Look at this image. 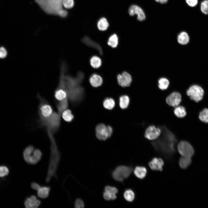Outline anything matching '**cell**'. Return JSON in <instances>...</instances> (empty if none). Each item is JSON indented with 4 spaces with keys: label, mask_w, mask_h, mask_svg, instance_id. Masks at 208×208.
Here are the masks:
<instances>
[{
    "label": "cell",
    "mask_w": 208,
    "mask_h": 208,
    "mask_svg": "<svg viewBox=\"0 0 208 208\" xmlns=\"http://www.w3.org/2000/svg\"><path fill=\"white\" fill-rule=\"evenodd\" d=\"M161 133L158 139L151 143L155 150L167 158H170L176 152L177 141L175 136L164 126L160 127Z\"/></svg>",
    "instance_id": "6da1fadb"
},
{
    "label": "cell",
    "mask_w": 208,
    "mask_h": 208,
    "mask_svg": "<svg viewBox=\"0 0 208 208\" xmlns=\"http://www.w3.org/2000/svg\"><path fill=\"white\" fill-rule=\"evenodd\" d=\"M61 117L57 112H54L48 119L39 122L40 126L41 127H45L47 132H50L54 134L60 127Z\"/></svg>",
    "instance_id": "7a4b0ae2"
},
{
    "label": "cell",
    "mask_w": 208,
    "mask_h": 208,
    "mask_svg": "<svg viewBox=\"0 0 208 208\" xmlns=\"http://www.w3.org/2000/svg\"><path fill=\"white\" fill-rule=\"evenodd\" d=\"M37 97L40 102L38 108V114L39 118L38 122H40L48 119L54 111L51 105L45 99L39 94H37Z\"/></svg>",
    "instance_id": "3957f363"
},
{
    "label": "cell",
    "mask_w": 208,
    "mask_h": 208,
    "mask_svg": "<svg viewBox=\"0 0 208 208\" xmlns=\"http://www.w3.org/2000/svg\"><path fill=\"white\" fill-rule=\"evenodd\" d=\"M42 155V153L40 149H34V146L31 145L27 147L23 152L25 160L30 164H36L40 160Z\"/></svg>",
    "instance_id": "277c9868"
},
{
    "label": "cell",
    "mask_w": 208,
    "mask_h": 208,
    "mask_svg": "<svg viewBox=\"0 0 208 208\" xmlns=\"http://www.w3.org/2000/svg\"><path fill=\"white\" fill-rule=\"evenodd\" d=\"M66 90L68 100L73 103L79 102L83 97L84 90L81 85L67 89Z\"/></svg>",
    "instance_id": "5b68a950"
},
{
    "label": "cell",
    "mask_w": 208,
    "mask_h": 208,
    "mask_svg": "<svg viewBox=\"0 0 208 208\" xmlns=\"http://www.w3.org/2000/svg\"><path fill=\"white\" fill-rule=\"evenodd\" d=\"M204 91L200 86L196 84L191 86L186 91L187 95L190 99L196 102L200 101L203 98Z\"/></svg>",
    "instance_id": "8992f818"
},
{
    "label": "cell",
    "mask_w": 208,
    "mask_h": 208,
    "mask_svg": "<svg viewBox=\"0 0 208 208\" xmlns=\"http://www.w3.org/2000/svg\"><path fill=\"white\" fill-rule=\"evenodd\" d=\"M131 168L123 166H120L116 168L112 173L114 179L118 181H122L128 177L131 173Z\"/></svg>",
    "instance_id": "52a82bcc"
},
{
    "label": "cell",
    "mask_w": 208,
    "mask_h": 208,
    "mask_svg": "<svg viewBox=\"0 0 208 208\" xmlns=\"http://www.w3.org/2000/svg\"><path fill=\"white\" fill-rule=\"evenodd\" d=\"M177 148L179 153L182 156L191 157L194 154L193 148L190 143L185 141L180 142Z\"/></svg>",
    "instance_id": "ba28073f"
},
{
    "label": "cell",
    "mask_w": 208,
    "mask_h": 208,
    "mask_svg": "<svg viewBox=\"0 0 208 208\" xmlns=\"http://www.w3.org/2000/svg\"><path fill=\"white\" fill-rule=\"evenodd\" d=\"M112 133V129L109 126L100 124L97 125L96 128V135L100 140H105L110 137Z\"/></svg>",
    "instance_id": "9c48e42d"
},
{
    "label": "cell",
    "mask_w": 208,
    "mask_h": 208,
    "mask_svg": "<svg viewBox=\"0 0 208 208\" xmlns=\"http://www.w3.org/2000/svg\"><path fill=\"white\" fill-rule=\"evenodd\" d=\"M161 133V130L154 125L148 127L146 129L144 134L145 137L150 140L157 139Z\"/></svg>",
    "instance_id": "30bf717a"
},
{
    "label": "cell",
    "mask_w": 208,
    "mask_h": 208,
    "mask_svg": "<svg viewBox=\"0 0 208 208\" xmlns=\"http://www.w3.org/2000/svg\"><path fill=\"white\" fill-rule=\"evenodd\" d=\"M181 101V96L180 93L174 92L170 94L167 97L166 102L169 105L173 107L178 106Z\"/></svg>",
    "instance_id": "8fae6325"
},
{
    "label": "cell",
    "mask_w": 208,
    "mask_h": 208,
    "mask_svg": "<svg viewBox=\"0 0 208 208\" xmlns=\"http://www.w3.org/2000/svg\"><path fill=\"white\" fill-rule=\"evenodd\" d=\"M119 84L122 87L129 86L132 81L131 75L126 72H123L121 74H119L117 77Z\"/></svg>",
    "instance_id": "7c38bea8"
},
{
    "label": "cell",
    "mask_w": 208,
    "mask_h": 208,
    "mask_svg": "<svg viewBox=\"0 0 208 208\" xmlns=\"http://www.w3.org/2000/svg\"><path fill=\"white\" fill-rule=\"evenodd\" d=\"M129 13L131 16L137 15V19L140 21L144 20L145 18V16L142 10L140 7L136 5H132L130 7L129 10Z\"/></svg>",
    "instance_id": "4fadbf2b"
},
{
    "label": "cell",
    "mask_w": 208,
    "mask_h": 208,
    "mask_svg": "<svg viewBox=\"0 0 208 208\" xmlns=\"http://www.w3.org/2000/svg\"><path fill=\"white\" fill-rule=\"evenodd\" d=\"M164 164V161L161 158L156 157L153 158L148 163L150 168L154 171H162Z\"/></svg>",
    "instance_id": "5bb4252c"
},
{
    "label": "cell",
    "mask_w": 208,
    "mask_h": 208,
    "mask_svg": "<svg viewBox=\"0 0 208 208\" xmlns=\"http://www.w3.org/2000/svg\"><path fill=\"white\" fill-rule=\"evenodd\" d=\"M41 201L35 195H32L25 200L24 204L27 208H37L41 204Z\"/></svg>",
    "instance_id": "9a60e30c"
},
{
    "label": "cell",
    "mask_w": 208,
    "mask_h": 208,
    "mask_svg": "<svg viewBox=\"0 0 208 208\" xmlns=\"http://www.w3.org/2000/svg\"><path fill=\"white\" fill-rule=\"evenodd\" d=\"M82 41L86 45L97 50L100 54H103V50L100 45L92 40L89 37L85 36L82 39Z\"/></svg>",
    "instance_id": "2e32d148"
},
{
    "label": "cell",
    "mask_w": 208,
    "mask_h": 208,
    "mask_svg": "<svg viewBox=\"0 0 208 208\" xmlns=\"http://www.w3.org/2000/svg\"><path fill=\"white\" fill-rule=\"evenodd\" d=\"M89 81L91 85L95 87L101 86L103 83L102 77L99 75L94 74L90 77Z\"/></svg>",
    "instance_id": "e0dca14e"
},
{
    "label": "cell",
    "mask_w": 208,
    "mask_h": 208,
    "mask_svg": "<svg viewBox=\"0 0 208 208\" xmlns=\"http://www.w3.org/2000/svg\"><path fill=\"white\" fill-rule=\"evenodd\" d=\"M147 170L146 168L143 166H137L134 170L135 175L138 178L142 179L144 178L146 174Z\"/></svg>",
    "instance_id": "ac0fdd59"
},
{
    "label": "cell",
    "mask_w": 208,
    "mask_h": 208,
    "mask_svg": "<svg viewBox=\"0 0 208 208\" xmlns=\"http://www.w3.org/2000/svg\"><path fill=\"white\" fill-rule=\"evenodd\" d=\"M56 105L57 112L61 116L62 112L68 108V99H67L62 101L57 102Z\"/></svg>",
    "instance_id": "d6986e66"
},
{
    "label": "cell",
    "mask_w": 208,
    "mask_h": 208,
    "mask_svg": "<svg viewBox=\"0 0 208 208\" xmlns=\"http://www.w3.org/2000/svg\"><path fill=\"white\" fill-rule=\"evenodd\" d=\"M177 40L180 44L182 45H185L189 42L190 37L187 32L183 31L178 35L177 38Z\"/></svg>",
    "instance_id": "ffe728a7"
},
{
    "label": "cell",
    "mask_w": 208,
    "mask_h": 208,
    "mask_svg": "<svg viewBox=\"0 0 208 208\" xmlns=\"http://www.w3.org/2000/svg\"><path fill=\"white\" fill-rule=\"evenodd\" d=\"M50 189V187L49 186H41L37 191L38 196L42 198H46L49 195Z\"/></svg>",
    "instance_id": "44dd1931"
},
{
    "label": "cell",
    "mask_w": 208,
    "mask_h": 208,
    "mask_svg": "<svg viewBox=\"0 0 208 208\" xmlns=\"http://www.w3.org/2000/svg\"><path fill=\"white\" fill-rule=\"evenodd\" d=\"M191 162V157L182 156L179 159V166L181 168L185 169L190 165Z\"/></svg>",
    "instance_id": "7402d4cb"
},
{
    "label": "cell",
    "mask_w": 208,
    "mask_h": 208,
    "mask_svg": "<svg viewBox=\"0 0 208 208\" xmlns=\"http://www.w3.org/2000/svg\"><path fill=\"white\" fill-rule=\"evenodd\" d=\"M61 116L65 121L68 122H71L74 118L71 111L68 108L62 112Z\"/></svg>",
    "instance_id": "603a6c76"
},
{
    "label": "cell",
    "mask_w": 208,
    "mask_h": 208,
    "mask_svg": "<svg viewBox=\"0 0 208 208\" xmlns=\"http://www.w3.org/2000/svg\"><path fill=\"white\" fill-rule=\"evenodd\" d=\"M109 26L107 19L104 17L101 18L97 23L98 28L100 30L104 31L106 30Z\"/></svg>",
    "instance_id": "cb8c5ba5"
},
{
    "label": "cell",
    "mask_w": 208,
    "mask_h": 208,
    "mask_svg": "<svg viewBox=\"0 0 208 208\" xmlns=\"http://www.w3.org/2000/svg\"><path fill=\"white\" fill-rule=\"evenodd\" d=\"M174 112L176 116L179 118H183L186 114L185 108L181 106H177L174 109Z\"/></svg>",
    "instance_id": "d4e9b609"
},
{
    "label": "cell",
    "mask_w": 208,
    "mask_h": 208,
    "mask_svg": "<svg viewBox=\"0 0 208 208\" xmlns=\"http://www.w3.org/2000/svg\"><path fill=\"white\" fill-rule=\"evenodd\" d=\"M170 82L169 80L165 77L160 78L158 81V87L162 90L167 89L169 87Z\"/></svg>",
    "instance_id": "484cf974"
},
{
    "label": "cell",
    "mask_w": 208,
    "mask_h": 208,
    "mask_svg": "<svg viewBox=\"0 0 208 208\" xmlns=\"http://www.w3.org/2000/svg\"><path fill=\"white\" fill-rule=\"evenodd\" d=\"M107 44L113 48L117 47L118 44V38L116 34H113L109 37Z\"/></svg>",
    "instance_id": "4316f807"
},
{
    "label": "cell",
    "mask_w": 208,
    "mask_h": 208,
    "mask_svg": "<svg viewBox=\"0 0 208 208\" xmlns=\"http://www.w3.org/2000/svg\"><path fill=\"white\" fill-rule=\"evenodd\" d=\"M101 60L98 57L94 56L90 60V63L92 67L97 68H99L101 65Z\"/></svg>",
    "instance_id": "83f0119b"
},
{
    "label": "cell",
    "mask_w": 208,
    "mask_h": 208,
    "mask_svg": "<svg viewBox=\"0 0 208 208\" xmlns=\"http://www.w3.org/2000/svg\"><path fill=\"white\" fill-rule=\"evenodd\" d=\"M129 99L127 95L121 96L119 100V105L120 107L123 109L127 108L129 104Z\"/></svg>",
    "instance_id": "f1b7e54d"
},
{
    "label": "cell",
    "mask_w": 208,
    "mask_h": 208,
    "mask_svg": "<svg viewBox=\"0 0 208 208\" xmlns=\"http://www.w3.org/2000/svg\"><path fill=\"white\" fill-rule=\"evenodd\" d=\"M125 198L127 201L131 202L135 198V194L133 191L131 189H127L125 191L124 194Z\"/></svg>",
    "instance_id": "f546056e"
},
{
    "label": "cell",
    "mask_w": 208,
    "mask_h": 208,
    "mask_svg": "<svg viewBox=\"0 0 208 208\" xmlns=\"http://www.w3.org/2000/svg\"><path fill=\"white\" fill-rule=\"evenodd\" d=\"M115 103L114 100L111 98L106 99L103 103L104 107L106 109H111L114 107Z\"/></svg>",
    "instance_id": "4dcf8cb0"
},
{
    "label": "cell",
    "mask_w": 208,
    "mask_h": 208,
    "mask_svg": "<svg viewBox=\"0 0 208 208\" xmlns=\"http://www.w3.org/2000/svg\"><path fill=\"white\" fill-rule=\"evenodd\" d=\"M199 118L202 122L208 123V109L205 108L201 112L199 116Z\"/></svg>",
    "instance_id": "1f68e13d"
},
{
    "label": "cell",
    "mask_w": 208,
    "mask_h": 208,
    "mask_svg": "<svg viewBox=\"0 0 208 208\" xmlns=\"http://www.w3.org/2000/svg\"><path fill=\"white\" fill-rule=\"evenodd\" d=\"M105 191H107L112 196V200H114L116 198V194L117 193V189L114 187L107 186L105 188Z\"/></svg>",
    "instance_id": "d6a6232c"
},
{
    "label": "cell",
    "mask_w": 208,
    "mask_h": 208,
    "mask_svg": "<svg viewBox=\"0 0 208 208\" xmlns=\"http://www.w3.org/2000/svg\"><path fill=\"white\" fill-rule=\"evenodd\" d=\"M200 7L203 14H208V0H204L201 3Z\"/></svg>",
    "instance_id": "836d02e7"
},
{
    "label": "cell",
    "mask_w": 208,
    "mask_h": 208,
    "mask_svg": "<svg viewBox=\"0 0 208 208\" xmlns=\"http://www.w3.org/2000/svg\"><path fill=\"white\" fill-rule=\"evenodd\" d=\"M63 4L64 6L67 9H71L74 6V0H63Z\"/></svg>",
    "instance_id": "e575fe53"
},
{
    "label": "cell",
    "mask_w": 208,
    "mask_h": 208,
    "mask_svg": "<svg viewBox=\"0 0 208 208\" xmlns=\"http://www.w3.org/2000/svg\"><path fill=\"white\" fill-rule=\"evenodd\" d=\"M8 168L5 166H0V177H3L7 175L9 173Z\"/></svg>",
    "instance_id": "d590c367"
},
{
    "label": "cell",
    "mask_w": 208,
    "mask_h": 208,
    "mask_svg": "<svg viewBox=\"0 0 208 208\" xmlns=\"http://www.w3.org/2000/svg\"><path fill=\"white\" fill-rule=\"evenodd\" d=\"M84 204L83 201L79 198H77L75 203V207L76 208H81L84 207Z\"/></svg>",
    "instance_id": "8d00e7d4"
},
{
    "label": "cell",
    "mask_w": 208,
    "mask_h": 208,
    "mask_svg": "<svg viewBox=\"0 0 208 208\" xmlns=\"http://www.w3.org/2000/svg\"><path fill=\"white\" fill-rule=\"evenodd\" d=\"M186 1L189 6L192 7L196 6L198 3V0H186Z\"/></svg>",
    "instance_id": "74e56055"
},
{
    "label": "cell",
    "mask_w": 208,
    "mask_h": 208,
    "mask_svg": "<svg viewBox=\"0 0 208 208\" xmlns=\"http://www.w3.org/2000/svg\"><path fill=\"white\" fill-rule=\"evenodd\" d=\"M7 52L3 47H0V58H4L7 55Z\"/></svg>",
    "instance_id": "f35d334b"
},
{
    "label": "cell",
    "mask_w": 208,
    "mask_h": 208,
    "mask_svg": "<svg viewBox=\"0 0 208 208\" xmlns=\"http://www.w3.org/2000/svg\"><path fill=\"white\" fill-rule=\"evenodd\" d=\"M31 187L33 189L37 191L40 188L41 186L37 183L33 182L31 184Z\"/></svg>",
    "instance_id": "ab89813d"
},
{
    "label": "cell",
    "mask_w": 208,
    "mask_h": 208,
    "mask_svg": "<svg viewBox=\"0 0 208 208\" xmlns=\"http://www.w3.org/2000/svg\"><path fill=\"white\" fill-rule=\"evenodd\" d=\"M103 196L105 199L106 200H112V196L109 192L105 191L103 193Z\"/></svg>",
    "instance_id": "60d3db41"
},
{
    "label": "cell",
    "mask_w": 208,
    "mask_h": 208,
    "mask_svg": "<svg viewBox=\"0 0 208 208\" xmlns=\"http://www.w3.org/2000/svg\"><path fill=\"white\" fill-rule=\"evenodd\" d=\"M59 14L62 17H64L67 15L66 11L64 10H62L59 11Z\"/></svg>",
    "instance_id": "b9f144b4"
},
{
    "label": "cell",
    "mask_w": 208,
    "mask_h": 208,
    "mask_svg": "<svg viewBox=\"0 0 208 208\" xmlns=\"http://www.w3.org/2000/svg\"><path fill=\"white\" fill-rule=\"evenodd\" d=\"M156 1L159 2L161 3H166L168 0H155Z\"/></svg>",
    "instance_id": "7bdbcfd3"
}]
</instances>
